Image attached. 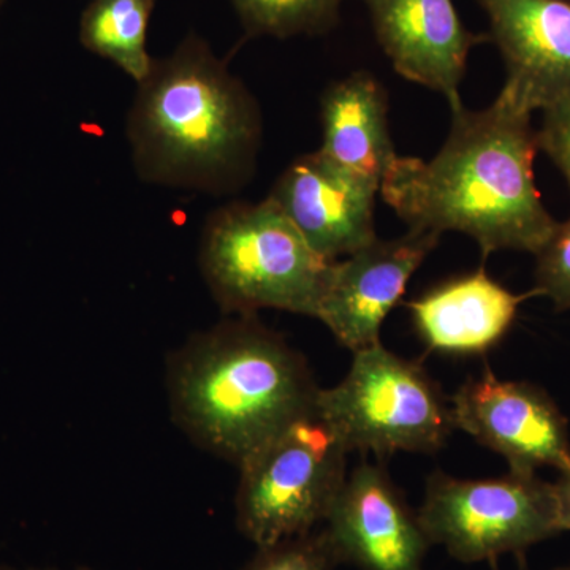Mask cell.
Segmentation results:
<instances>
[{
  "label": "cell",
  "instance_id": "obj_1",
  "mask_svg": "<svg viewBox=\"0 0 570 570\" xmlns=\"http://www.w3.org/2000/svg\"><path fill=\"white\" fill-rule=\"evenodd\" d=\"M452 129L431 160L396 157L379 193L415 230L460 232L483 255L538 253L557 220L535 184L532 112L501 89L483 110L452 112Z\"/></svg>",
  "mask_w": 570,
  "mask_h": 570
},
{
  "label": "cell",
  "instance_id": "obj_9",
  "mask_svg": "<svg viewBox=\"0 0 570 570\" xmlns=\"http://www.w3.org/2000/svg\"><path fill=\"white\" fill-rule=\"evenodd\" d=\"M321 530L337 564L360 570H425L433 547L387 469L367 461L347 472Z\"/></svg>",
  "mask_w": 570,
  "mask_h": 570
},
{
  "label": "cell",
  "instance_id": "obj_20",
  "mask_svg": "<svg viewBox=\"0 0 570 570\" xmlns=\"http://www.w3.org/2000/svg\"><path fill=\"white\" fill-rule=\"evenodd\" d=\"M538 132L539 151L550 157L570 189V96L543 108Z\"/></svg>",
  "mask_w": 570,
  "mask_h": 570
},
{
  "label": "cell",
  "instance_id": "obj_18",
  "mask_svg": "<svg viewBox=\"0 0 570 570\" xmlns=\"http://www.w3.org/2000/svg\"><path fill=\"white\" fill-rule=\"evenodd\" d=\"M337 566L324 531L316 530L257 547L243 570H335Z\"/></svg>",
  "mask_w": 570,
  "mask_h": 570
},
{
  "label": "cell",
  "instance_id": "obj_7",
  "mask_svg": "<svg viewBox=\"0 0 570 570\" xmlns=\"http://www.w3.org/2000/svg\"><path fill=\"white\" fill-rule=\"evenodd\" d=\"M417 512L431 546L468 564L508 553L523 557L564 532L553 483L538 474L459 479L436 471Z\"/></svg>",
  "mask_w": 570,
  "mask_h": 570
},
{
  "label": "cell",
  "instance_id": "obj_23",
  "mask_svg": "<svg viewBox=\"0 0 570 570\" xmlns=\"http://www.w3.org/2000/svg\"><path fill=\"white\" fill-rule=\"evenodd\" d=\"M553 570H570V564L569 566H562V568H558V569H553Z\"/></svg>",
  "mask_w": 570,
  "mask_h": 570
},
{
  "label": "cell",
  "instance_id": "obj_3",
  "mask_svg": "<svg viewBox=\"0 0 570 570\" xmlns=\"http://www.w3.org/2000/svg\"><path fill=\"white\" fill-rule=\"evenodd\" d=\"M127 137L145 181L228 194L253 175L261 111L212 47L187 36L138 82Z\"/></svg>",
  "mask_w": 570,
  "mask_h": 570
},
{
  "label": "cell",
  "instance_id": "obj_2",
  "mask_svg": "<svg viewBox=\"0 0 570 570\" xmlns=\"http://www.w3.org/2000/svg\"><path fill=\"white\" fill-rule=\"evenodd\" d=\"M165 379L176 425L236 468L311 414L321 390L305 356L254 316L195 333Z\"/></svg>",
  "mask_w": 570,
  "mask_h": 570
},
{
  "label": "cell",
  "instance_id": "obj_12",
  "mask_svg": "<svg viewBox=\"0 0 570 570\" xmlns=\"http://www.w3.org/2000/svg\"><path fill=\"white\" fill-rule=\"evenodd\" d=\"M379 45L401 77L442 94L461 110L469 52L487 36L464 28L452 0H362Z\"/></svg>",
  "mask_w": 570,
  "mask_h": 570
},
{
  "label": "cell",
  "instance_id": "obj_6",
  "mask_svg": "<svg viewBox=\"0 0 570 570\" xmlns=\"http://www.w3.org/2000/svg\"><path fill=\"white\" fill-rule=\"evenodd\" d=\"M348 449L314 409L239 464L236 528L257 547L316 531L347 478Z\"/></svg>",
  "mask_w": 570,
  "mask_h": 570
},
{
  "label": "cell",
  "instance_id": "obj_19",
  "mask_svg": "<svg viewBox=\"0 0 570 570\" xmlns=\"http://www.w3.org/2000/svg\"><path fill=\"white\" fill-rule=\"evenodd\" d=\"M534 257L532 292L535 296H547L560 313L570 311V216L554 225Z\"/></svg>",
  "mask_w": 570,
  "mask_h": 570
},
{
  "label": "cell",
  "instance_id": "obj_14",
  "mask_svg": "<svg viewBox=\"0 0 570 570\" xmlns=\"http://www.w3.org/2000/svg\"><path fill=\"white\" fill-rule=\"evenodd\" d=\"M534 292L513 294L480 266L407 302L412 322L428 351L482 355L498 346L515 322L521 303Z\"/></svg>",
  "mask_w": 570,
  "mask_h": 570
},
{
  "label": "cell",
  "instance_id": "obj_4",
  "mask_svg": "<svg viewBox=\"0 0 570 570\" xmlns=\"http://www.w3.org/2000/svg\"><path fill=\"white\" fill-rule=\"evenodd\" d=\"M332 264L269 198L217 209L202 234V275L235 316L276 309L316 318Z\"/></svg>",
  "mask_w": 570,
  "mask_h": 570
},
{
  "label": "cell",
  "instance_id": "obj_8",
  "mask_svg": "<svg viewBox=\"0 0 570 570\" xmlns=\"http://www.w3.org/2000/svg\"><path fill=\"white\" fill-rule=\"evenodd\" d=\"M453 425L498 453L509 471L570 466L569 420L539 385L499 379L490 367L450 396Z\"/></svg>",
  "mask_w": 570,
  "mask_h": 570
},
{
  "label": "cell",
  "instance_id": "obj_11",
  "mask_svg": "<svg viewBox=\"0 0 570 570\" xmlns=\"http://www.w3.org/2000/svg\"><path fill=\"white\" fill-rule=\"evenodd\" d=\"M376 184L366 181L321 151L294 160L268 195L325 261L347 257L376 239Z\"/></svg>",
  "mask_w": 570,
  "mask_h": 570
},
{
  "label": "cell",
  "instance_id": "obj_22",
  "mask_svg": "<svg viewBox=\"0 0 570 570\" xmlns=\"http://www.w3.org/2000/svg\"><path fill=\"white\" fill-rule=\"evenodd\" d=\"M0 570H21V569H14V568H10V566L0 564ZM24 570H58V569H24ZM73 570H92V569L78 568V569H73Z\"/></svg>",
  "mask_w": 570,
  "mask_h": 570
},
{
  "label": "cell",
  "instance_id": "obj_5",
  "mask_svg": "<svg viewBox=\"0 0 570 570\" xmlns=\"http://www.w3.org/2000/svg\"><path fill=\"white\" fill-rule=\"evenodd\" d=\"M316 411L348 452L379 461L397 452L433 455L455 431L450 397L425 367L382 343L354 352L343 381L318 390Z\"/></svg>",
  "mask_w": 570,
  "mask_h": 570
},
{
  "label": "cell",
  "instance_id": "obj_10",
  "mask_svg": "<svg viewBox=\"0 0 570 570\" xmlns=\"http://www.w3.org/2000/svg\"><path fill=\"white\" fill-rule=\"evenodd\" d=\"M436 232L409 228L400 238H376L333 262L317 321L354 352L381 343L385 318L403 299L409 281L438 246Z\"/></svg>",
  "mask_w": 570,
  "mask_h": 570
},
{
  "label": "cell",
  "instance_id": "obj_24",
  "mask_svg": "<svg viewBox=\"0 0 570 570\" xmlns=\"http://www.w3.org/2000/svg\"><path fill=\"white\" fill-rule=\"evenodd\" d=\"M3 0H0V7H2Z\"/></svg>",
  "mask_w": 570,
  "mask_h": 570
},
{
  "label": "cell",
  "instance_id": "obj_16",
  "mask_svg": "<svg viewBox=\"0 0 570 570\" xmlns=\"http://www.w3.org/2000/svg\"><path fill=\"white\" fill-rule=\"evenodd\" d=\"M157 0H91L81 14L86 50L118 66L140 82L151 70L146 37Z\"/></svg>",
  "mask_w": 570,
  "mask_h": 570
},
{
  "label": "cell",
  "instance_id": "obj_17",
  "mask_svg": "<svg viewBox=\"0 0 570 570\" xmlns=\"http://www.w3.org/2000/svg\"><path fill=\"white\" fill-rule=\"evenodd\" d=\"M346 0H230L250 36L288 39L328 31Z\"/></svg>",
  "mask_w": 570,
  "mask_h": 570
},
{
  "label": "cell",
  "instance_id": "obj_15",
  "mask_svg": "<svg viewBox=\"0 0 570 570\" xmlns=\"http://www.w3.org/2000/svg\"><path fill=\"white\" fill-rule=\"evenodd\" d=\"M321 119L324 141L318 151L381 190L397 157L384 86L370 71H354L328 86L321 99Z\"/></svg>",
  "mask_w": 570,
  "mask_h": 570
},
{
  "label": "cell",
  "instance_id": "obj_13",
  "mask_svg": "<svg viewBox=\"0 0 570 570\" xmlns=\"http://www.w3.org/2000/svg\"><path fill=\"white\" fill-rule=\"evenodd\" d=\"M504 59V91L531 112L570 96V0H478Z\"/></svg>",
  "mask_w": 570,
  "mask_h": 570
},
{
  "label": "cell",
  "instance_id": "obj_21",
  "mask_svg": "<svg viewBox=\"0 0 570 570\" xmlns=\"http://www.w3.org/2000/svg\"><path fill=\"white\" fill-rule=\"evenodd\" d=\"M551 483H553L554 497L560 510L562 530L570 531V466L561 471L558 479Z\"/></svg>",
  "mask_w": 570,
  "mask_h": 570
}]
</instances>
